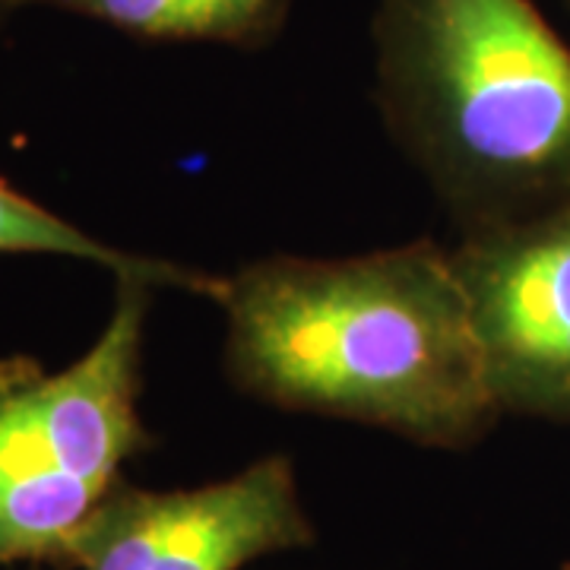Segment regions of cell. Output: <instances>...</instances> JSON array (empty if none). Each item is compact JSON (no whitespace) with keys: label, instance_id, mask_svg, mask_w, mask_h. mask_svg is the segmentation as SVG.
Wrapping results in <instances>:
<instances>
[{"label":"cell","instance_id":"cell-4","mask_svg":"<svg viewBox=\"0 0 570 570\" xmlns=\"http://www.w3.org/2000/svg\"><path fill=\"white\" fill-rule=\"evenodd\" d=\"M450 261L501 415L570 425V194L463 232Z\"/></svg>","mask_w":570,"mask_h":570},{"label":"cell","instance_id":"cell-2","mask_svg":"<svg viewBox=\"0 0 570 570\" xmlns=\"http://www.w3.org/2000/svg\"><path fill=\"white\" fill-rule=\"evenodd\" d=\"M381 121L456 232L570 194V48L530 0H377Z\"/></svg>","mask_w":570,"mask_h":570},{"label":"cell","instance_id":"cell-6","mask_svg":"<svg viewBox=\"0 0 570 570\" xmlns=\"http://www.w3.org/2000/svg\"><path fill=\"white\" fill-rule=\"evenodd\" d=\"M295 0H29L105 22L130 39L264 48L288 22Z\"/></svg>","mask_w":570,"mask_h":570},{"label":"cell","instance_id":"cell-9","mask_svg":"<svg viewBox=\"0 0 570 570\" xmlns=\"http://www.w3.org/2000/svg\"><path fill=\"white\" fill-rule=\"evenodd\" d=\"M26 7H29V0H26Z\"/></svg>","mask_w":570,"mask_h":570},{"label":"cell","instance_id":"cell-7","mask_svg":"<svg viewBox=\"0 0 570 570\" xmlns=\"http://www.w3.org/2000/svg\"><path fill=\"white\" fill-rule=\"evenodd\" d=\"M0 254H45V257H70L108 269L115 279H142L159 292H184L200 295L213 305L223 295L225 276H213L197 266L149 257L137 250L105 245L102 238L82 232L80 225L67 223L63 216L45 209L17 187L0 181Z\"/></svg>","mask_w":570,"mask_h":570},{"label":"cell","instance_id":"cell-1","mask_svg":"<svg viewBox=\"0 0 570 570\" xmlns=\"http://www.w3.org/2000/svg\"><path fill=\"white\" fill-rule=\"evenodd\" d=\"M228 384L264 406L466 450L498 425L450 247L273 254L223 279Z\"/></svg>","mask_w":570,"mask_h":570},{"label":"cell","instance_id":"cell-8","mask_svg":"<svg viewBox=\"0 0 570 570\" xmlns=\"http://www.w3.org/2000/svg\"><path fill=\"white\" fill-rule=\"evenodd\" d=\"M22 7H26V0H0V26L7 22L13 10H22Z\"/></svg>","mask_w":570,"mask_h":570},{"label":"cell","instance_id":"cell-3","mask_svg":"<svg viewBox=\"0 0 570 570\" xmlns=\"http://www.w3.org/2000/svg\"><path fill=\"white\" fill-rule=\"evenodd\" d=\"M115 307L73 365H0V568H63L80 527L149 434L140 422L142 333L156 285L115 279Z\"/></svg>","mask_w":570,"mask_h":570},{"label":"cell","instance_id":"cell-5","mask_svg":"<svg viewBox=\"0 0 570 570\" xmlns=\"http://www.w3.org/2000/svg\"><path fill=\"white\" fill-rule=\"evenodd\" d=\"M314 546L298 475L283 453L197 489L124 485L105 494L63 570H242Z\"/></svg>","mask_w":570,"mask_h":570}]
</instances>
